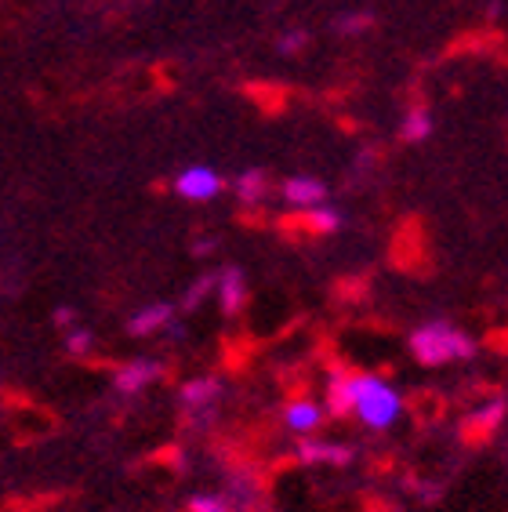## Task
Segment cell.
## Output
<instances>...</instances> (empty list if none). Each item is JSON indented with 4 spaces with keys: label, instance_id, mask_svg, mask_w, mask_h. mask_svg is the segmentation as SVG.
<instances>
[{
    "label": "cell",
    "instance_id": "obj_1",
    "mask_svg": "<svg viewBox=\"0 0 508 512\" xmlns=\"http://www.w3.org/2000/svg\"><path fill=\"white\" fill-rule=\"evenodd\" d=\"M331 414H356L367 429H389L400 422L403 396L378 375H338L331 382Z\"/></svg>",
    "mask_w": 508,
    "mask_h": 512
},
{
    "label": "cell",
    "instance_id": "obj_2",
    "mask_svg": "<svg viewBox=\"0 0 508 512\" xmlns=\"http://www.w3.org/2000/svg\"><path fill=\"white\" fill-rule=\"evenodd\" d=\"M411 353L418 364L443 367L454 364V360H472L476 356V342L454 324H447V320H432V324L418 327L411 335Z\"/></svg>",
    "mask_w": 508,
    "mask_h": 512
},
{
    "label": "cell",
    "instance_id": "obj_3",
    "mask_svg": "<svg viewBox=\"0 0 508 512\" xmlns=\"http://www.w3.org/2000/svg\"><path fill=\"white\" fill-rule=\"evenodd\" d=\"M225 189L222 175L215 168H207V164H189V168L178 171L175 178V193L182 200H196V204H207V200H215L218 193Z\"/></svg>",
    "mask_w": 508,
    "mask_h": 512
},
{
    "label": "cell",
    "instance_id": "obj_4",
    "mask_svg": "<svg viewBox=\"0 0 508 512\" xmlns=\"http://www.w3.org/2000/svg\"><path fill=\"white\" fill-rule=\"evenodd\" d=\"M164 375V364H157V360H131V364H124L117 371V378H113V385H117V393L124 396H135L142 393L149 382H157V378Z\"/></svg>",
    "mask_w": 508,
    "mask_h": 512
},
{
    "label": "cell",
    "instance_id": "obj_5",
    "mask_svg": "<svg viewBox=\"0 0 508 512\" xmlns=\"http://www.w3.org/2000/svg\"><path fill=\"white\" fill-rule=\"evenodd\" d=\"M280 193H284L287 204L302 207V211H313V207L327 204V186H323L320 178H313V175H291Z\"/></svg>",
    "mask_w": 508,
    "mask_h": 512
},
{
    "label": "cell",
    "instance_id": "obj_6",
    "mask_svg": "<svg viewBox=\"0 0 508 512\" xmlns=\"http://www.w3.org/2000/svg\"><path fill=\"white\" fill-rule=\"evenodd\" d=\"M171 320H175V306H171V302H153V306H142L127 320V331L135 338H146V335H153V331H160V327H167Z\"/></svg>",
    "mask_w": 508,
    "mask_h": 512
},
{
    "label": "cell",
    "instance_id": "obj_7",
    "mask_svg": "<svg viewBox=\"0 0 508 512\" xmlns=\"http://www.w3.org/2000/svg\"><path fill=\"white\" fill-rule=\"evenodd\" d=\"M215 284H218V298H222L225 316L240 313V309H244V302H247L244 273H240V269H222V273L215 276Z\"/></svg>",
    "mask_w": 508,
    "mask_h": 512
},
{
    "label": "cell",
    "instance_id": "obj_8",
    "mask_svg": "<svg viewBox=\"0 0 508 512\" xmlns=\"http://www.w3.org/2000/svg\"><path fill=\"white\" fill-rule=\"evenodd\" d=\"M298 458L309 465H349L356 454H352V447H342V444H320V440H305L302 447H298Z\"/></svg>",
    "mask_w": 508,
    "mask_h": 512
},
{
    "label": "cell",
    "instance_id": "obj_9",
    "mask_svg": "<svg viewBox=\"0 0 508 512\" xmlns=\"http://www.w3.org/2000/svg\"><path fill=\"white\" fill-rule=\"evenodd\" d=\"M320 422H323V407L313 404V400H298V404H291L284 411V425L298 436L316 433V429H320Z\"/></svg>",
    "mask_w": 508,
    "mask_h": 512
},
{
    "label": "cell",
    "instance_id": "obj_10",
    "mask_svg": "<svg viewBox=\"0 0 508 512\" xmlns=\"http://www.w3.org/2000/svg\"><path fill=\"white\" fill-rule=\"evenodd\" d=\"M222 396V382L218 378H196L182 389V404L186 407H211Z\"/></svg>",
    "mask_w": 508,
    "mask_h": 512
},
{
    "label": "cell",
    "instance_id": "obj_11",
    "mask_svg": "<svg viewBox=\"0 0 508 512\" xmlns=\"http://www.w3.org/2000/svg\"><path fill=\"white\" fill-rule=\"evenodd\" d=\"M400 135L407 138V142H425V138L432 135L429 109H411V113L403 117V124H400Z\"/></svg>",
    "mask_w": 508,
    "mask_h": 512
},
{
    "label": "cell",
    "instance_id": "obj_12",
    "mask_svg": "<svg viewBox=\"0 0 508 512\" xmlns=\"http://www.w3.org/2000/svg\"><path fill=\"white\" fill-rule=\"evenodd\" d=\"M233 193L244 200V204H258V200L265 197V175L262 171H254V168L244 171V175L233 182Z\"/></svg>",
    "mask_w": 508,
    "mask_h": 512
},
{
    "label": "cell",
    "instance_id": "obj_13",
    "mask_svg": "<svg viewBox=\"0 0 508 512\" xmlns=\"http://www.w3.org/2000/svg\"><path fill=\"white\" fill-rule=\"evenodd\" d=\"M342 211L338 207H331V204H320V207H313L309 211V226L316 229V233H338L342 229Z\"/></svg>",
    "mask_w": 508,
    "mask_h": 512
},
{
    "label": "cell",
    "instance_id": "obj_14",
    "mask_svg": "<svg viewBox=\"0 0 508 512\" xmlns=\"http://www.w3.org/2000/svg\"><path fill=\"white\" fill-rule=\"evenodd\" d=\"M189 512H233V505L225 494H196L189 502Z\"/></svg>",
    "mask_w": 508,
    "mask_h": 512
},
{
    "label": "cell",
    "instance_id": "obj_15",
    "mask_svg": "<svg viewBox=\"0 0 508 512\" xmlns=\"http://www.w3.org/2000/svg\"><path fill=\"white\" fill-rule=\"evenodd\" d=\"M211 284H215V276H200V280H196V284H193V291H189V295H186V309H193L196 302H204L207 291H211Z\"/></svg>",
    "mask_w": 508,
    "mask_h": 512
},
{
    "label": "cell",
    "instance_id": "obj_16",
    "mask_svg": "<svg viewBox=\"0 0 508 512\" xmlns=\"http://www.w3.org/2000/svg\"><path fill=\"white\" fill-rule=\"evenodd\" d=\"M305 40H309V33H302V30L287 33V37L280 40V51H284V55H298V51L305 48Z\"/></svg>",
    "mask_w": 508,
    "mask_h": 512
},
{
    "label": "cell",
    "instance_id": "obj_17",
    "mask_svg": "<svg viewBox=\"0 0 508 512\" xmlns=\"http://www.w3.org/2000/svg\"><path fill=\"white\" fill-rule=\"evenodd\" d=\"M66 345H69V353H88L91 331H73V335L66 338Z\"/></svg>",
    "mask_w": 508,
    "mask_h": 512
},
{
    "label": "cell",
    "instance_id": "obj_18",
    "mask_svg": "<svg viewBox=\"0 0 508 512\" xmlns=\"http://www.w3.org/2000/svg\"><path fill=\"white\" fill-rule=\"evenodd\" d=\"M367 22H371V15H349V19H342L338 22V30H363V26H367Z\"/></svg>",
    "mask_w": 508,
    "mask_h": 512
},
{
    "label": "cell",
    "instance_id": "obj_19",
    "mask_svg": "<svg viewBox=\"0 0 508 512\" xmlns=\"http://www.w3.org/2000/svg\"><path fill=\"white\" fill-rule=\"evenodd\" d=\"M59 324H73V309H59Z\"/></svg>",
    "mask_w": 508,
    "mask_h": 512
}]
</instances>
